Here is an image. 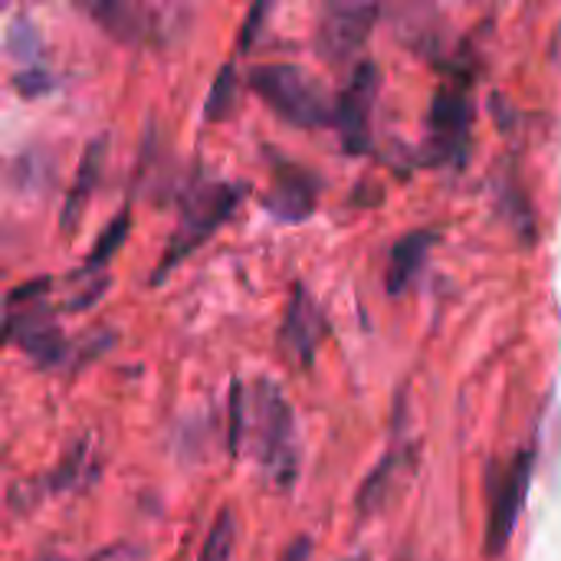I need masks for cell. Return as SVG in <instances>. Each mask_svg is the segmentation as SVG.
I'll return each instance as SVG.
<instances>
[{"instance_id":"1","label":"cell","mask_w":561,"mask_h":561,"mask_svg":"<svg viewBox=\"0 0 561 561\" xmlns=\"http://www.w3.org/2000/svg\"><path fill=\"white\" fill-rule=\"evenodd\" d=\"M243 450L253 454L263 480L273 490H293L299 477V434L296 411L273 378H256L247 391Z\"/></svg>"},{"instance_id":"2","label":"cell","mask_w":561,"mask_h":561,"mask_svg":"<svg viewBox=\"0 0 561 561\" xmlns=\"http://www.w3.org/2000/svg\"><path fill=\"white\" fill-rule=\"evenodd\" d=\"M247 201L243 181H191L181 187V214L178 227L161 253V263L151 273V286L164 283L191 253H197Z\"/></svg>"},{"instance_id":"3","label":"cell","mask_w":561,"mask_h":561,"mask_svg":"<svg viewBox=\"0 0 561 561\" xmlns=\"http://www.w3.org/2000/svg\"><path fill=\"white\" fill-rule=\"evenodd\" d=\"M250 89L289 125L325 128L332 125V102L322 82L296 62H266L250 69Z\"/></svg>"},{"instance_id":"4","label":"cell","mask_w":561,"mask_h":561,"mask_svg":"<svg viewBox=\"0 0 561 561\" xmlns=\"http://www.w3.org/2000/svg\"><path fill=\"white\" fill-rule=\"evenodd\" d=\"M533 473H536V460L526 450V454L513 457L506 473L493 483L490 503H486V523H483V552L490 559H500L510 549V542L519 529L526 500H529Z\"/></svg>"},{"instance_id":"5","label":"cell","mask_w":561,"mask_h":561,"mask_svg":"<svg viewBox=\"0 0 561 561\" xmlns=\"http://www.w3.org/2000/svg\"><path fill=\"white\" fill-rule=\"evenodd\" d=\"M378 20V0H322L316 49L325 62H348L368 43Z\"/></svg>"},{"instance_id":"6","label":"cell","mask_w":561,"mask_h":561,"mask_svg":"<svg viewBox=\"0 0 561 561\" xmlns=\"http://www.w3.org/2000/svg\"><path fill=\"white\" fill-rule=\"evenodd\" d=\"M375 99H378V66L365 59L352 72V79L342 89V95L332 102V125L339 128L342 145L352 154H362L371 145V112H375Z\"/></svg>"},{"instance_id":"7","label":"cell","mask_w":561,"mask_h":561,"mask_svg":"<svg viewBox=\"0 0 561 561\" xmlns=\"http://www.w3.org/2000/svg\"><path fill=\"white\" fill-rule=\"evenodd\" d=\"M470 99L460 89H440L427 115V151L431 161H457L470 138Z\"/></svg>"},{"instance_id":"8","label":"cell","mask_w":561,"mask_h":561,"mask_svg":"<svg viewBox=\"0 0 561 561\" xmlns=\"http://www.w3.org/2000/svg\"><path fill=\"white\" fill-rule=\"evenodd\" d=\"M325 332H329V325H325V316H322L319 302L309 296L306 286H296L293 296H289L283 325H279V348H283V355L293 365L309 368L316 362V352H319Z\"/></svg>"},{"instance_id":"9","label":"cell","mask_w":561,"mask_h":561,"mask_svg":"<svg viewBox=\"0 0 561 561\" xmlns=\"http://www.w3.org/2000/svg\"><path fill=\"white\" fill-rule=\"evenodd\" d=\"M319 204V178L296 164H279L273 174V187L263 197L270 217L283 224H302L316 214Z\"/></svg>"},{"instance_id":"10","label":"cell","mask_w":561,"mask_h":561,"mask_svg":"<svg viewBox=\"0 0 561 561\" xmlns=\"http://www.w3.org/2000/svg\"><path fill=\"white\" fill-rule=\"evenodd\" d=\"M105 158H108V138H95L82 161H79V171L72 178V187L62 201V214H59V230L62 233H76V227L82 224L85 217V207L92 201V194L99 191V181H102V171H105Z\"/></svg>"},{"instance_id":"11","label":"cell","mask_w":561,"mask_h":561,"mask_svg":"<svg viewBox=\"0 0 561 561\" xmlns=\"http://www.w3.org/2000/svg\"><path fill=\"white\" fill-rule=\"evenodd\" d=\"M99 30L118 43H141L151 33V16L141 0H76Z\"/></svg>"},{"instance_id":"12","label":"cell","mask_w":561,"mask_h":561,"mask_svg":"<svg viewBox=\"0 0 561 561\" xmlns=\"http://www.w3.org/2000/svg\"><path fill=\"white\" fill-rule=\"evenodd\" d=\"M431 247H434V233H427V230L408 233L394 243L391 260H388V276H385L391 296H401L414 286V279L421 276V270L427 263Z\"/></svg>"},{"instance_id":"13","label":"cell","mask_w":561,"mask_h":561,"mask_svg":"<svg viewBox=\"0 0 561 561\" xmlns=\"http://www.w3.org/2000/svg\"><path fill=\"white\" fill-rule=\"evenodd\" d=\"M404 457L408 454H388L365 477V483L358 490V500H355L362 516H375V513H381L394 500V493L401 490V480H404Z\"/></svg>"},{"instance_id":"14","label":"cell","mask_w":561,"mask_h":561,"mask_svg":"<svg viewBox=\"0 0 561 561\" xmlns=\"http://www.w3.org/2000/svg\"><path fill=\"white\" fill-rule=\"evenodd\" d=\"M95 460H92V444L82 440L76 444V450L43 480V493H62V490H79L82 483L95 480Z\"/></svg>"},{"instance_id":"15","label":"cell","mask_w":561,"mask_h":561,"mask_svg":"<svg viewBox=\"0 0 561 561\" xmlns=\"http://www.w3.org/2000/svg\"><path fill=\"white\" fill-rule=\"evenodd\" d=\"M128 233H131V214H128V210H122V214H115V217L108 220V227H105V230H102V237L95 240V247H92V253H89L85 266H82L76 276H79V279H85V276H92V273H102V270L115 260V253L125 247Z\"/></svg>"},{"instance_id":"16","label":"cell","mask_w":561,"mask_h":561,"mask_svg":"<svg viewBox=\"0 0 561 561\" xmlns=\"http://www.w3.org/2000/svg\"><path fill=\"white\" fill-rule=\"evenodd\" d=\"M237 102H240V76L233 66H224L207 92V105H204L207 122H227L237 112Z\"/></svg>"},{"instance_id":"17","label":"cell","mask_w":561,"mask_h":561,"mask_svg":"<svg viewBox=\"0 0 561 561\" xmlns=\"http://www.w3.org/2000/svg\"><path fill=\"white\" fill-rule=\"evenodd\" d=\"M233 549H237V519L230 510H220L204 536V546H201V556L197 561H230L233 559Z\"/></svg>"},{"instance_id":"18","label":"cell","mask_w":561,"mask_h":561,"mask_svg":"<svg viewBox=\"0 0 561 561\" xmlns=\"http://www.w3.org/2000/svg\"><path fill=\"white\" fill-rule=\"evenodd\" d=\"M230 424H227V450L230 457H240L243 454V431H247V388L240 378H233L230 385Z\"/></svg>"},{"instance_id":"19","label":"cell","mask_w":561,"mask_h":561,"mask_svg":"<svg viewBox=\"0 0 561 561\" xmlns=\"http://www.w3.org/2000/svg\"><path fill=\"white\" fill-rule=\"evenodd\" d=\"M270 7H273V0H253V7H250V13L243 20V30H240V53H250L253 43L260 39V33L266 26V16H270Z\"/></svg>"},{"instance_id":"20","label":"cell","mask_w":561,"mask_h":561,"mask_svg":"<svg viewBox=\"0 0 561 561\" xmlns=\"http://www.w3.org/2000/svg\"><path fill=\"white\" fill-rule=\"evenodd\" d=\"M53 89V79L46 76V72H39V69H30V72H20L16 76V92L20 95H43V92H49Z\"/></svg>"},{"instance_id":"21","label":"cell","mask_w":561,"mask_h":561,"mask_svg":"<svg viewBox=\"0 0 561 561\" xmlns=\"http://www.w3.org/2000/svg\"><path fill=\"white\" fill-rule=\"evenodd\" d=\"M279 561H312V542H309L306 536H299V539L283 552V559Z\"/></svg>"},{"instance_id":"22","label":"cell","mask_w":561,"mask_h":561,"mask_svg":"<svg viewBox=\"0 0 561 561\" xmlns=\"http://www.w3.org/2000/svg\"><path fill=\"white\" fill-rule=\"evenodd\" d=\"M342 561H365V559H342Z\"/></svg>"}]
</instances>
